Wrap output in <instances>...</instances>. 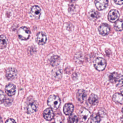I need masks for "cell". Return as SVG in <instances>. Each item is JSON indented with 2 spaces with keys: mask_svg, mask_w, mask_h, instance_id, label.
<instances>
[{
  "mask_svg": "<svg viewBox=\"0 0 123 123\" xmlns=\"http://www.w3.org/2000/svg\"><path fill=\"white\" fill-rule=\"evenodd\" d=\"M109 79L110 81L116 86H119L123 84V74H119L116 72H113L111 73Z\"/></svg>",
  "mask_w": 123,
  "mask_h": 123,
  "instance_id": "1",
  "label": "cell"
},
{
  "mask_svg": "<svg viewBox=\"0 0 123 123\" xmlns=\"http://www.w3.org/2000/svg\"><path fill=\"white\" fill-rule=\"evenodd\" d=\"M47 104L51 109L56 110L59 107L61 104V100L58 96L52 95L48 98Z\"/></svg>",
  "mask_w": 123,
  "mask_h": 123,
  "instance_id": "2",
  "label": "cell"
},
{
  "mask_svg": "<svg viewBox=\"0 0 123 123\" xmlns=\"http://www.w3.org/2000/svg\"><path fill=\"white\" fill-rule=\"evenodd\" d=\"M18 36L19 38L23 40H27L30 35L29 29L25 26L21 27L18 31Z\"/></svg>",
  "mask_w": 123,
  "mask_h": 123,
  "instance_id": "3",
  "label": "cell"
},
{
  "mask_svg": "<svg viewBox=\"0 0 123 123\" xmlns=\"http://www.w3.org/2000/svg\"><path fill=\"white\" fill-rule=\"evenodd\" d=\"M94 66L95 69L98 71H103L106 67V61L103 58L98 57L95 60Z\"/></svg>",
  "mask_w": 123,
  "mask_h": 123,
  "instance_id": "4",
  "label": "cell"
},
{
  "mask_svg": "<svg viewBox=\"0 0 123 123\" xmlns=\"http://www.w3.org/2000/svg\"><path fill=\"white\" fill-rule=\"evenodd\" d=\"M91 114L89 111L85 108H83L80 111L79 113V121L80 123H87L88 121Z\"/></svg>",
  "mask_w": 123,
  "mask_h": 123,
  "instance_id": "5",
  "label": "cell"
},
{
  "mask_svg": "<svg viewBox=\"0 0 123 123\" xmlns=\"http://www.w3.org/2000/svg\"><path fill=\"white\" fill-rule=\"evenodd\" d=\"M119 16L120 13L119 12L115 9H112L108 13V18L111 22L114 23L118 20Z\"/></svg>",
  "mask_w": 123,
  "mask_h": 123,
  "instance_id": "6",
  "label": "cell"
},
{
  "mask_svg": "<svg viewBox=\"0 0 123 123\" xmlns=\"http://www.w3.org/2000/svg\"><path fill=\"white\" fill-rule=\"evenodd\" d=\"M6 77L9 80L14 79L17 75V71L16 69L13 67H9L6 70Z\"/></svg>",
  "mask_w": 123,
  "mask_h": 123,
  "instance_id": "7",
  "label": "cell"
},
{
  "mask_svg": "<svg viewBox=\"0 0 123 123\" xmlns=\"http://www.w3.org/2000/svg\"><path fill=\"white\" fill-rule=\"evenodd\" d=\"M30 12L33 18L38 19L39 18L41 15V9L39 6L34 5L31 7Z\"/></svg>",
  "mask_w": 123,
  "mask_h": 123,
  "instance_id": "8",
  "label": "cell"
},
{
  "mask_svg": "<svg viewBox=\"0 0 123 123\" xmlns=\"http://www.w3.org/2000/svg\"><path fill=\"white\" fill-rule=\"evenodd\" d=\"M98 30L100 35L102 36H106L108 35L110 31V26L105 23H103L99 25Z\"/></svg>",
  "mask_w": 123,
  "mask_h": 123,
  "instance_id": "9",
  "label": "cell"
},
{
  "mask_svg": "<svg viewBox=\"0 0 123 123\" xmlns=\"http://www.w3.org/2000/svg\"><path fill=\"white\" fill-rule=\"evenodd\" d=\"M26 112L28 114H31L36 112L37 109V106L36 102L31 99V100L28 102L26 106Z\"/></svg>",
  "mask_w": 123,
  "mask_h": 123,
  "instance_id": "10",
  "label": "cell"
},
{
  "mask_svg": "<svg viewBox=\"0 0 123 123\" xmlns=\"http://www.w3.org/2000/svg\"><path fill=\"white\" fill-rule=\"evenodd\" d=\"M47 36L45 33L42 32H39L37 33L36 40L39 45H44L47 41Z\"/></svg>",
  "mask_w": 123,
  "mask_h": 123,
  "instance_id": "11",
  "label": "cell"
},
{
  "mask_svg": "<svg viewBox=\"0 0 123 123\" xmlns=\"http://www.w3.org/2000/svg\"><path fill=\"white\" fill-rule=\"evenodd\" d=\"M15 86L12 83L8 84L5 87V91L9 96H12L15 93Z\"/></svg>",
  "mask_w": 123,
  "mask_h": 123,
  "instance_id": "12",
  "label": "cell"
},
{
  "mask_svg": "<svg viewBox=\"0 0 123 123\" xmlns=\"http://www.w3.org/2000/svg\"><path fill=\"white\" fill-rule=\"evenodd\" d=\"M54 112L52 109L50 108H47L43 112V117L47 121L51 120L54 117Z\"/></svg>",
  "mask_w": 123,
  "mask_h": 123,
  "instance_id": "13",
  "label": "cell"
},
{
  "mask_svg": "<svg viewBox=\"0 0 123 123\" xmlns=\"http://www.w3.org/2000/svg\"><path fill=\"white\" fill-rule=\"evenodd\" d=\"M95 4L98 10H102L107 7L108 1L107 0H97L95 1Z\"/></svg>",
  "mask_w": 123,
  "mask_h": 123,
  "instance_id": "14",
  "label": "cell"
},
{
  "mask_svg": "<svg viewBox=\"0 0 123 123\" xmlns=\"http://www.w3.org/2000/svg\"><path fill=\"white\" fill-rule=\"evenodd\" d=\"M74 106L71 103H66L63 107V112L65 115H70L74 111Z\"/></svg>",
  "mask_w": 123,
  "mask_h": 123,
  "instance_id": "15",
  "label": "cell"
},
{
  "mask_svg": "<svg viewBox=\"0 0 123 123\" xmlns=\"http://www.w3.org/2000/svg\"><path fill=\"white\" fill-rule=\"evenodd\" d=\"M51 74L53 79L55 80H59L62 77V73L60 69L56 68L52 71Z\"/></svg>",
  "mask_w": 123,
  "mask_h": 123,
  "instance_id": "16",
  "label": "cell"
},
{
  "mask_svg": "<svg viewBox=\"0 0 123 123\" xmlns=\"http://www.w3.org/2000/svg\"><path fill=\"white\" fill-rule=\"evenodd\" d=\"M86 96V91L83 89H79L76 93V98L80 102H83Z\"/></svg>",
  "mask_w": 123,
  "mask_h": 123,
  "instance_id": "17",
  "label": "cell"
},
{
  "mask_svg": "<svg viewBox=\"0 0 123 123\" xmlns=\"http://www.w3.org/2000/svg\"><path fill=\"white\" fill-rule=\"evenodd\" d=\"M112 100L117 103L123 104V96L119 93H115L112 96Z\"/></svg>",
  "mask_w": 123,
  "mask_h": 123,
  "instance_id": "18",
  "label": "cell"
},
{
  "mask_svg": "<svg viewBox=\"0 0 123 123\" xmlns=\"http://www.w3.org/2000/svg\"><path fill=\"white\" fill-rule=\"evenodd\" d=\"M99 17V12L94 10H91L88 12V17L91 20H95Z\"/></svg>",
  "mask_w": 123,
  "mask_h": 123,
  "instance_id": "19",
  "label": "cell"
},
{
  "mask_svg": "<svg viewBox=\"0 0 123 123\" xmlns=\"http://www.w3.org/2000/svg\"><path fill=\"white\" fill-rule=\"evenodd\" d=\"M60 61V57L58 55H53L51 56L49 60V64L52 66H54L57 65Z\"/></svg>",
  "mask_w": 123,
  "mask_h": 123,
  "instance_id": "20",
  "label": "cell"
},
{
  "mask_svg": "<svg viewBox=\"0 0 123 123\" xmlns=\"http://www.w3.org/2000/svg\"><path fill=\"white\" fill-rule=\"evenodd\" d=\"M98 101V97L94 94H91L89 98H88V102L91 105H96Z\"/></svg>",
  "mask_w": 123,
  "mask_h": 123,
  "instance_id": "21",
  "label": "cell"
},
{
  "mask_svg": "<svg viewBox=\"0 0 123 123\" xmlns=\"http://www.w3.org/2000/svg\"><path fill=\"white\" fill-rule=\"evenodd\" d=\"M114 27L116 31H120L123 30V21L122 20H118L115 22Z\"/></svg>",
  "mask_w": 123,
  "mask_h": 123,
  "instance_id": "22",
  "label": "cell"
},
{
  "mask_svg": "<svg viewBox=\"0 0 123 123\" xmlns=\"http://www.w3.org/2000/svg\"><path fill=\"white\" fill-rule=\"evenodd\" d=\"M0 49H3L6 47L7 45V39L5 36L3 35H1L0 37Z\"/></svg>",
  "mask_w": 123,
  "mask_h": 123,
  "instance_id": "23",
  "label": "cell"
},
{
  "mask_svg": "<svg viewBox=\"0 0 123 123\" xmlns=\"http://www.w3.org/2000/svg\"><path fill=\"white\" fill-rule=\"evenodd\" d=\"M100 121V117L98 113H94L91 119V123H99Z\"/></svg>",
  "mask_w": 123,
  "mask_h": 123,
  "instance_id": "24",
  "label": "cell"
},
{
  "mask_svg": "<svg viewBox=\"0 0 123 123\" xmlns=\"http://www.w3.org/2000/svg\"><path fill=\"white\" fill-rule=\"evenodd\" d=\"M68 123H77L78 122V118L75 114H71L68 119Z\"/></svg>",
  "mask_w": 123,
  "mask_h": 123,
  "instance_id": "25",
  "label": "cell"
},
{
  "mask_svg": "<svg viewBox=\"0 0 123 123\" xmlns=\"http://www.w3.org/2000/svg\"><path fill=\"white\" fill-rule=\"evenodd\" d=\"M83 59V54L82 52H80L76 53L74 57V60L76 62L78 63L79 62V63H80L81 62H82Z\"/></svg>",
  "mask_w": 123,
  "mask_h": 123,
  "instance_id": "26",
  "label": "cell"
},
{
  "mask_svg": "<svg viewBox=\"0 0 123 123\" xmlns=\"http://www.w3.org/2000/svg\"><path fill=\"white\" fill-rule=\"evenodd\" d=\"M0 102L1 103H2L3 102H4L5 101V100H6V98H5V95H4L3 92L1 90L0 91Z\"/></svg>",
  "mask_w": 123,
  "mask_h": 123,
  "instance_id": "27",
  "label": "cell"
},
{
  "mask_svg": "<svg viewBox=\"0 0 123 123\" xmlns=\"http://www.w3.org/2000/svg\"><path fill=\"white\" fill-rule=\"evenodd\" d=\"M12 98H8L7 99H6L5 100V105H7V106H9L10 105L12 102Z\"/></svg>",
  "mask_w": 123,
  "mask_h": 123,
  "instance_id": "28",
  "label": "cell"
},
{
  "mask_svg": "<svg viewBox=\"0 0 123 123\" xmlns=\"http://www.w3.org/2000/svg\"><path fill=\"white\" fill-rule=\"evenodd\" d=\"M5 123H16L15 120L12 118H9L5 122Z\"/></svg>",
  "mask_w": 123,
  "mask_h": 123,
  "instance_id": "29",
  "label": "cell"
},
{
  "mask_svg": "<svg viewBox=\"0 0 123 123\" xmlns=\"http://www.w3.org/2000/svg\"><path fill=\"white\" fill-rule=\"evenodd\" d=\"M114 2L117 4H123V0H114Z\"/></svg>",
  "mask_w": 123,
  "mask_h": 123,
  "instance_id": "30",
  "label": "cell"
},
{
  "mask_svg": "<svg viewBox=\"0 0 123 123\" xmlns=\"http://www.w3.org/2000/svg\"><path fill=\"white\" fill-rule=\"evenodd\" d=\"M120 92H121V94L123 96V86H122L120 88Z\"/></svg>",
  "mask_w": 123,
  "mask_h": 123,
  "instance_id": "31",
  "label": "cell"
},
{
  "mask_svg": "<svg viewBox=\"0 0 123 123\" xmlns=\"http://www.w3.org/2000/svg\"><path fill=\"white\" fill-rule=\"evenodd\" d=\"M122 41H123V37H122Z\"/></svg>",
  "mask_w": 123,
  "mask_h": 123,
  "instance_id": "32",
  "label": "cell"
},
{
  "mask_svg": "<svg viewBox=\"0 0 123 123\" xmlns=\"http://www.w3.org/2000/svg\"><path fill=\"white\" fill-rule=\"evenodd\" d=\"M122 112H123V108H122Z\"/></svg>",
  "mask_w": 123,
  "mask_h": 123,
  "instance_id": "33",
  "label": "cell"
}]
</instances>
